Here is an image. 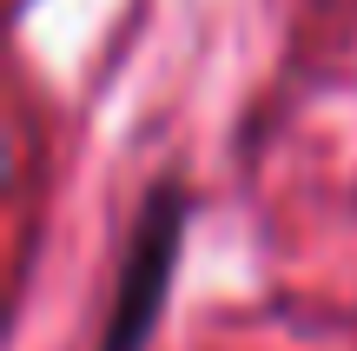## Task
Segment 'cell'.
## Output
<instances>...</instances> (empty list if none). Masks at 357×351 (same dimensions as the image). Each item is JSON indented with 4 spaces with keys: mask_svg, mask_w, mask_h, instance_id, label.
<instances>
[{
    "mask_svg": "<svg viewBox=\"0 0 357 351\" xmlns=\"http://www.w3.org/2000/svg\"><path fill=\"white\" fill-rule=\"evenodd\" d=\"M185 186H153L139 206V225L126 239V259H119V285L113 305H106V338L100 351H146L159 331V312L172 299V272L178 252H185Z\"/></svg>",
    "mask_w": 357,
    "mask_h": 351,
    "instance_id": "obj_1",
    "label": "cell"
}]
</instances>
